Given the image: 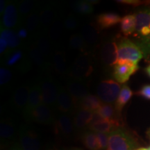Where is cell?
<instances>
[{
    "instance_id": "obj_37",
    "label": "cell",
    "mask_w": 150,
    "mask_h": 150,
    "mask_svg": "<svg viewBox=\"0 0 150 150\" xmlns=\"http://www.w3.org/2000/svg\"><path fill=\"white\" fill-rule=\"evenodd\" d=\"M13 79V73L6 67L0 68V85L1 87L8 86Z\"/></svg>"
},
{
    "instance_id": "obj_11",
    "label": "cell",
    "mask_w": 150,
    "mask_h": 150,
    "mask_svg": "<svg viewBox=\"0 0 150 150\" xmlns=\"http://www.w3.org/2000/svg\"><path fill=\"white\" fill-rule=\"evenodd\" d=\"M66 88L75 104L89 95V91L85 83L81 80L72 79L67 82Z\"/></svg>"
},
{
    "instance_id": "obj_39",
    "label": "cell",
    "mask_w": 150,
    "mask_h": 150,
    "mask_svg": "<svg viewBox=\"0 0 150 150\" xmlns=\"http://www.w3.org/2000/svg\"><path fill=\"white\" fill-rule=\"evenodd\" d=\"M98 139L99 150H105L108 147V134L96 133Z\"/></svg>"
},
{
    "instance_id": "obj_10",
    "label": "cell",
    "mask_w": 150,
    "mask_h": 150,
    "mask_svg": "<svg viewBox=\"0 0 150 150\" xmlns=\"http://www.w3.org/2000/svg\"><path fill=\"white\" fill-rule=\"evenodd\" d=\"M20 145L22 150H40L41 143L34 131L26 128L20 132Z\"/></svg>"
},
{
    "instance_id": "obj_15",
    "label": "cell",
    "mask_w": 150,
    "mask_h": 150,
    "mask_svg": "<svg viewBox=\"0 0 150 150\" xmlns=\"http://www.w3.org/2000/svg\"><path fill=\"white\" fill-rule=\"evenodd\" d=\"M41 104H42V97L40 85L35 84L30 87L29 100H28L27 106L23 111L24 117H27L33 110L40 106Z\"/></svg>"
},
{
    "instance_id": "obj_43",
    "label": "cell",
    "mask_w": 150,
    "mask_h": 150,
    "mask_svg": "<svg viewBox=\"0 0 150 150\" xmlns=\"http://www.w3.org/2000/svg\"><path fill=\"white\" fill-rule=\"evenodd\" d=\"M17 33H18L19 38H20L21 40H24V39H26L28 37V34H29V33L25 27H20L18 29Z\"/></svg>"
},
{
    "instance_id": "obj_17",
    "label": "cell",
    "mask_w": 150,
    "mask_h": 150,
    "mask_svg": "<svg viewBox=\"0 0 150 150\" xmlns=\"http://www.w3.org/2000/svg\"><path fill=\"white\" fill-rule=\"evenodd\" d=\"M36 47L38 49L40 53L42 54L45 59L50 57L52 55V45L51 40L50 39L48 35L45 34L44 33L38 31L35 33V42H33Z\"/></svg>"
},
{
    "instance_id": "obj_2",
    "label": "cell",
    "mask_w": 150,
    "mask_h": 150,
    "mask_svg": "<svg viewBox=\"0 0 150 150\" xmlns=\"http://www.w3.org/2000/svg\"><path fill=\"white\" fill-rule=\"evenodd\" d=\"M117 45V63L130 61L138 64V62L143 58L144 54L140 46L128 38H122Z\"/></svg>"
},
{
    "instance_id": "obj_4",
    "label": "cell",
    "mask_w": 150,
    "mask_h": 150,
    "mask_svg": "<svg viewBox=\"0 0 150 150\" xmlns=\"http://www.w3.org/2000/svg\"><path fill=\"white\" fill-rule=\"evenodd\" d=\"M93 71L91 57L85 53L79 55L71 67L70 76L73 79L81 80L85 79L92 74Z\"/></svg>"
},
{
    "instance_id": "obj_8",
    "label": "cell",
    "mask_w": 150,
    "mask_h": 150,
    "mask_svg": "<svg viewBox=\"0 0 150 150\" xmlns=\"http://www.w3.org/2000/svg\"><path fill=\"white\" fill-rule=\"evenodd\" d=\"M139 69L138 64L130 61H125L117 63L113 67L112 77L116 82L125 83L133 74Z\"/></svg>"
},
{
    "instance_id": "obj_28",
    "label": "cell",
    "mask_w": 150,
    "mask_h": 150,
    "mask_svg": "<svg viewBox=\"0 0 150 150\" xmlns=\"http://www.w3.org/2000/svg\"><path fill=\"white\" fill-rule=\"evenodd\" d=\"M24 22V27L27 29L29 33L38 32V30H40V13L36 11H33L27 18Z\"/></svg>"
},
{
    "instance_id": "obj_25",
    "label": "cell",
    "mask_w": 150,
    "mask_h": 150,
    "mask_svg": "<svg viewBox=\"0 0 150 150\" xmlns=\"http://www.w3.org/2000/svg\"><path fill=\"white\" fill-rule=\"evenodd\" d=\"M133 91H131L128 85L125 84L122 87L120 93L115 103V108L118 114L120 113L122 110L125 107V106L133 96Z\"/></svg>"
},
{
    "instance_id": "obj_50",
    "label": "cell",
    "mask_w": 150,
    "mask_h": 150,
    "mask_svg": "<svg viewBox=\"0 0 150 150\" xmlns=\"http://www.w3.org/2000/svg\"><path fill=\"white\" fill-rule=\"evenodd\" d=\"M69 150H83L82 149H81V148H79V147H72V148H70V149Z\"/></svg>"
},
{
    "instance_id": "obj_22",
    "label": "cell",
    "mask_w": 150,
    "mask_h": 150,
    "mask_svg": "<svg viewBox=\"0 0 150 150\" xmlns=\"http://www.w3.org/2000/svg\"><path fill=\"white\" fill-rule=\"evenodd\" d=\"M103 104V102L97 95L89 94L84 97L76 104L79 108L88 110L93 112H96Z\"/></svg>"
},
{
    "instance_id": "obj_12",
    "label": "cell",
    "mask_w": 150,
    "mask_h": 150,
    "mask_svg": "<svg viewBox=\"0 0 150 150\" xmlns=\"http://www.w3.org/2000/svg\"><path fill=\"white\" fill-rule=\"evenodd\" d=\"M101 59L104 65L112 66L117 63V43L112 41L104 42L100 50Z\"/></svg>"
},
{
    "instance_id": "obj_38",
    "label": "cell",
    "mask_w": 150,
    "mask_h": 150,
    "mask_svg": "<svg viewBox=\"0 0 150 150\" xmlns=\"http://www.w3.org/2000/svg\"><path fill=\"white\" fill-rule=\"evenodd\" d=\"M76 113H77L78 115L86 122V123L87 124L88 126L89 127V125H91L92 121H93L95 112L91 111V110H88L78 108V110L77 112H76Z\"/></svg>"
},
{
    "instance_id": "obj_45",
    "label": "cell",
    "mask_w": 150,
    "mask_h": 150,
    "mask_svg": "<svg viewBox=\"0 0 150 150\" xmlns=\"http://www.w3.org/2000/svg\"><path fill=\"white\" fill-rule=\"evenodd\" d=\"M117 2H119L120 4H129V5H134V6H138L140 4V1H123V0H121V1H117Z\"/></svg>"
},
{
    "instance_id": "obj_5",
    "label": "cell",
    "mask_w": 150,
    "mask_h": 150,
    "mask_svg": "<svg viewBox=\"0 0 150 150\" xmlns=\"http://www.w3.org/2000/svg\"><path fill=\"white\" fill-rule=\"evenodd\" d=\"M120 84L113 80H104L97 86V96L104 104L115 103L121 91Z\"/></svg>"
},
{
    "instance_id": "obj_27",
    "label": "cell",
    "mask_w": 150,
    "mask_h": 150,
    "mask_svg": "<svg viewBox=\"0 0 150 150\" xmlns=\"http://www.w3.org/2000/svg\"><path fill=\"white\" fill-rule=\"evenodd\" d=\"M81 35L86 44L93 45L97 42L99 39L97 30L91 24H84L81 30Z\"/></svg>"
},
{
    "instance_id": "obj_32",
    "label": "cell",
    "mask_w": 150,
    "mask_h": 150,
    "mask_svg": "<svg viewBox=\"0 0 150 150\" xmlns=\"http://www.w3.org/2000/svg\"><path fill=\"white\" fill-rule=\"evenodd\" d=\"M96 112L100 115L101 117L106 120L115 119L116 113H117L115 106H112V104H104V103Z\"/></svg>"
},
{
    "instance_id": "obj_23",
    "label": "cell",
    "mask_w": 150,
    "mask_h": 150,
    "mask_svg": "<svg viewBox=\"0 0 150 150\" xmlns=\"http://www.w3.org/2000/svg\"><path fill=\"white\" fill-rule=\"evenodd\" d=\"M0 35L4 38L8 42V50L6 54L16 50V49L18 48L21 45V39L19 38L17 31H15L14 30L1 28Z\"/></svg>"
},
{
    "instance_id": "obj_26",
    "label": "cell",
    "mask_w": 150,
    "mask_h": 150,
    "mask_svg": "<svg viewBox=\"0 0 150 150\" xmlns=\"http://www.w3.org/2000/svg\"><path fill=\"white\" fill-rule=\"evenodd\" d=\"M136 20L135 14H129L122 18L120 30L125 36L134 34L136 31Z\"/></svg>"
},
{
    "instance_id": "obj_51",
    "label": "cell",
    "mask_w": 150,
    "mask_h": 150,
    "mask_svg": "<svg viewBox=\"0 0 150 150\" xmlns=\"http://www.w3.org/2000/svg\"><path fill=\"white\" fill-rule=\"evenodd\" d=\"M136 150H149V148H146V147H140L136 149Z\"/></svg>"
},
{
    "instance_id": "obj_21",
    "label": "cell",
    "mask_w": 150,
    "mask_h": 150,
    "mask_svg": "<svg viewBox=\"0 0 150 150\" xmlns=\"http://www.w3.org/2000/svg\"><path fill=\"white\" fill-rule=\"evenodd\" d=\"M56 128L59 133L63 136H70L74 130V124L70 116L67 114L62 113L59 115L55 122Z\"/></svg>"
},
{
    "instance_id": "obj_48",
    "label": "cell",
    "mask_w": 150,
    "mask_h": 150,
    "mask_svg": "<svg viewBox=\"0 0 150 150\" xmlns=\"http://www.w3.org/2000/svg\"><path fill=\"white\" fill-rule=\"evenodd\" d=\"M145 72L147 74L148 76H149V77H150V65H149L147 67H146V68H145Z\"/></svg>"
},
{
    "instance_id": "obj_18",
    "label": "cell",
    "mask_w": 150,
    "mask_h": 150,
    "mask_svg": "<svg viewBox=\"0 0 150 150\" xmlns=\"http://www.w3.org/2000/svg\"><path fill=\"white\" fill-rule=\"evenodd\" d=\"M122 18L115 13H103L97 16V24L100 29H106L111 28L119 22Z\"/></svg>"
},
{
    "instance_id": "obj_1",
    "label": "cell",
    "mask_w": 150,
    "mask_h": 150,
    "mask_svg": "<svg viewBox=\"0 0 150 150\" xmlns=\"http://www.w3.org/2000/svg\"><path fill=\"white\" fill-rule=\"evenodd\" d=\"M136 20L134 35L140 39L137 44L141 48L144 56L150 54V8H145L135 13Z\"/></svg>"
},
{
    "instance_id": "obj_49",
    "label": "cell",
    "mask_w": 150,
    "mask_h": 150,
    "mask_svg": "<svg viewBox=\"0 0 150 150\" xmlns=\"http://www.w3.org/2000/svg\"><path fill=\"white\" fill-rule=\"evenodd\" d=\"M89 2L91 4H97L99 2V1H93V0H90Z\"/></svg>"
},
{
    "instance_id": "obj_16",
    "label": "cell",
    "mask_w": 150,
    "mask_h": 150,
    "mask_svg": "<svg viewBox=\"0 0 150 150\" xmlns=\"http://www.w3.org/2000/svg\"><path fill=\"white\" fill-rule=\"evenodd\" d=\"M117 128H120V122L117 119H102L96 123L92 124L88 127L90 131L93 132L105 133L108 134Z\"/></svg>"
},
{
    "instance_id": "obj_53",
    "label": "cell",
    "mask_w": 150,
    "mask_h": 150,
    "mask_svg": "<svg viewBox=\"0 0 150 150\" xmlns=\"http://www.w3.org/2000/svg\"><path fill=\"white\" fill-rule=\"evenodd\" d=\"M107 150H108V149H107Z\"/></svg>"
},
{
    "instance_id": "obj_34",
    "label": "cell",
    "mask_w": 150,
    "mask_h": 150,
    "mask_svg": "<svg viewBox=\"0 0 150 150\" xmlns=\"http://www.w3.org/2000/svg\"><path fill=\"white\" fill-rule=\"evenodd\" d=\"M73 8L76 13L83 15H89L93 12V4H91L89 1H86V0L76 1Z\"/></svg>"
},
{
    "instance_id": "obj_24",
    "label": "cell",
    "mask_w": 150,
    "mask_h": 150,
    "mask_svg": "<svg viewBox=\"0 0 150 150\" xmlns=\"http://www.w3.org/2000/svg\"><path fill=\"white\" fill-rule=\"evenodd\" d=\"M52 62L54 70L61 76H65L68 73L66 59L63 52L56 51L52 55Z\"/></svg>"
},
{
    "instance_id": "obj_47",
    "label": "cell",
    "mask_w": 150,
    "mask_h": 150,
    "mask_svg": "<svg viewBox=\"0 0 150 150\" xmlns=\"http://www.w3.org/2000/svg\"><path fill=\"white\" fill-rule=\"evenodd\" d=\"M11 150H22V149H21V147H20V146L19 144H16V145L13 146V147L11 148Z\"/></svg>"
},
{
    "instance_id": "obj_20",
    "label": "cell",
    "mask_w": 150,
    "mask_h": 150,
    "mask_svg": "<svg viewBox=\"0 0 150 150\" xmlns=\"http://www.w3.org/2000/svg\"><path fill=\"white\" fill-rule=\"evenodd\" d=\"M28 55L29 59L32 63L43 70H47L50 67V64L42 54L40 53L38 49L36 47L34 43L32 42L28 47Z\"/></svg>"
},
{
    "instance_id": "obj_7",
    "label": "cell",
    "mask_w": 150,
    "mask_h": 150,
    "mask_svg": "<svg viewBox=\"0 0 150 150\" xmlns=\"http://www.w3.org/2000/svg\"><path fill=\"white\" fill-rule=\"evenodd\" d=\"M22 20L18 10V3L10 1L6 6L1 20V29H18L22 27Z\"/></svg>"
},
{
    "instance_id": "obj_30",
    "label": "cell",
    "mask_w": 150,
    "mask_h": 150,
    "mask_svg": "<svg viewBox=\"0 0 150 150\" xmlns=\"http://www.w3.org/2000/svg\"><path fill=\"white\" fill-rule=\"evenodd\" d=\"M15 129L13 124L9 120H1L0 125V136L4 141L12 140L15 136Z\"/></svg>"
},
{
    "instance_id": "obj_40",
    "label": "cell",
    "mask_w": 150,
    "mask_h": 150,
    "mask_svg": "<svg viewBox=\"0 0 150 150\" xmlns=\"http://www.w3.org/2000/svg\"><path fill=\"white\" fill-rule=\"evenodd\" d=\"M63 24H64V27L67 30H74L77 27L78 25L76 18L72 15H69L65 18Z\"/></svg>"
},
{
    "instance_id": "obj_54",
    "label": "cell",
    "mask_w": 150,
    "mask_h": 150,
    "mask_svg": "<svg viewBox=\"0 0 150 150\" xmlns=\"http://www.w3.org/2000/svg\"><path fill=\"white\" fill-rule=\"evenodd\" d=\"M52 150H53V149H52Z\"/></svg>"
},
{
    "instance_id": "obj_44",
    "label": "cell",
    "mask_w": 150,
    "mask_h": 150,
    "mask_svg": "<svg viewBox=\"0 0 150 150\" xmlns=\"http://www.w3.org/2000/svg\"><path fill=\"white\" fill-rule=\"evenodd\" d=\"M8 49V42L4 38L0 35V54L2 55Z\"/></svg>"
},
{
    "instance_id": "obj_13",
    "label": "cell",
    "mask_w": 150,
    "mask_h": 150,
    "mask_svg": "<svg viewBox=\"0 0 150 150\" xmlns=\"http://www.w3.org/2000/svg\"><path fill=\"white\" fill-rule=\"evenodd\" d=\"M75 105L76 104H74L66 88L60 87L56 106L57 109L62 113L68 114L74 111Z\"/></svg>"
},
{
    "instance_id": "obj_19",
    "label": "cell",
    "mask_w": 150,
    "mask_h": 150,
    "mask_svg": "<svg viewBox=\"0 0 150 150\" xmlns=\"http://www.w3.org/2000/svg\"><path fill=\"white\" fill-rule=\"evenodd\" d=\"M56 9L52 5H47L40 13V29H47L56 20Z\"/></svg>"
},
{
    "instance_id": "obj_52",
    "label": "cell",
    "mask_w": 150,
    "mask_h": 150,
    "mask_svg": "<svg viewBox=\"0 0 150 150\" xmlns=\"http://www.w3.org/2000/svg\"><path fill=\"white\" fill-rule=\"evenodd\" d=\"M149 150H150V147H149Z\"/></svg>"
},
{
    "instance_id": "obj_36",
    "label": "cell",
    "mask_w": 150,
    "mask_h": 150,
    "mask_svg": "<svg viewBox=\"0 0 150 150\" xmlns=\"http://www.w3.org/2000/svg\"><path fill=\"white\" fill-rule=\"evenodd\" d=\"M69 45L72 49L75 50H82L85 46L86 42L80 33H75L71 35Z\"/></svg>"
},
{
    "instance_id": "obj_41",
    "label": "cell",
    "mask_w": 150,
    "mask_h": 150,
    "mask_svg": "<svg viewBox=\"0 0 150 150\" xmlns=\"http://www.w3.org/2000/svg\"><path fill=\"white\" fill-rule=\"evenodd\" d=\"M73 124H74V127L75 128L79 129V130H81V129H85L87 127H88L86 122L76 112L74 115V117H73Z\"/></svg>"
},
{
    "instance_id": "obj_3",
    "label": "cell",
    "mask_w": 150,
    "mask_h": 150,
    "mask_svg": "<svg viewBox=\"0 0 150 150\" xmlns=\"http://www.w3.org/2000/svg\"><path fill=\"white\" fill-rule=\"evenodd\" d=\"M137 143L127 131L117 128L108 135V150H136Z\"/></svg>"
},
{
    "instance_id": "obj_31",
    "label": "cell",
    "mask_w": 150,
    "mask_h": 150,
    "mask_svg": "<svg viewBox=\"0 0 150 150\" xmlns=\"http://www.w3.org/2000/svg\"><path fill=\"white\" fill-rule=\"evenodd\" d=\"M35 3L31 0H24L18 3V10L21 20H25L30 14L35 11Z\"/></svg>"
},
{
    "instance_id": "obj_42",
    "label": "cell",
    "mask_w": 150,
    "mask_h": 150,
    "mask_svg": "<svg viewBox=\"0 0 150 150\" xmlns=\"http://www.w3.org/2000/svg\"><path fill=\"white\" fill-rule=\"evenodd\" d=\"M136 95L147 99V100H150V84L144 85L139 91L137 92Z\"/></svg>"
},
{
    "instance_id": "obj_9",
    "label": "cell",
    "mask_w": 150,
    "mask_h": 150,
    "mask_svg": "<svg viewBox=\"0 0 150 150\" xmlns=\"http://www.w3.org/2000/svg\"><path fill=\"white\" fill-rule=\"evenodd\" d=\"M26 118L42 125H52L56 122L52 108L43 103L33 110Z\"/></svg>"
},
{
    "instance_id": "obj_35",
    "label": "cell",
    "mask_w": 150,
    "mask_h": 150,
    "mask_svg": "<svg viewBox=\"0 0 150 150\" xmlns=\"http://www.w3.org/2000/svg\"><path fill=\"white\" fill-rule=\"evenodd\" d=\"M6 56L7 57L6 65L7 66H14V65L18 64L19 62L22 59L23 52L21 50H16L6 53Z\"/></svg>"
},
{
    "instance_id": "obj_6",
    "label": "cell",
    "mask_w": 150,
    "mask_h": 150,
    "mask_svg": "<svg viewBox=\"0 0 150 150\" xmlns=\"http://www.w3.org/2000/svg\"><path fill=\"white\" fill-rule=\"evenodd\" d=\"M39 85L42 93L43 104L51 108L56 107L60 89L56 82L50 76H46L40 81Z\"/></svg>"
},
{
    "instance_id": "obj_46",
    "label": "cell",
    "mask_w": 150,
    "mask_h": 150,
    "mask_svg": "<svg viewBox=\"0 0 150 150\" xmlns=\"http://www.w3.org/2000/svg\"><path fill=\"white\" fill-rule=\"evenodd\" d=\"M7 4H8V3L5 0H1L0 1V13H1V16H2L4 12Z\"/></svg>"
},
{
    "instance_id": "obj_29",
    "label": "cell",
    "mask_w": 150,
    "mask_h": 150,
    "mask_svg": "<svg viewBox=\"0 0 150 150\" xmlns=\"http://www.w3.org/2000/svg\"><path fill=\"white\" fill-rule=\"evenodd\" d=\"M82 142L88 150H99L98 139L95 132L92 131H86L82 136Z\"/></svg>"
},
{
    "instance_id": "obj_14",
    "label": "cell",
    "mask_w": 150,
    "mask_h": 150,
    "mask_svg": "<svg viewBox=\"0 0 150 150\" xmlns=\"http://www.w3.org/2000/svg\"><path fill=\"white\" fill-rule=\"evenodd\" d=\"M30 87L27 85H22L15 91L11 98V104L14 108L23 110L27 106L29 97Z\"/></svg>"
},
{
    "instance_id": "obj_33",
    "label": "cell",
    "mask_w": 150,
    "mask_h": 150,
    "mask_svg": "<svg viewBox=\"0 0 150 150\" xmlns=\"http://www.w3.org/2000/svg\"><path fill=\"white\" fill-rule=\"evenodd\" d=\"M64 28V24L59 20H56L49 28L47 35L51 40H57L61 38L63 29Z\"/></svg>"
}]
</instances>
